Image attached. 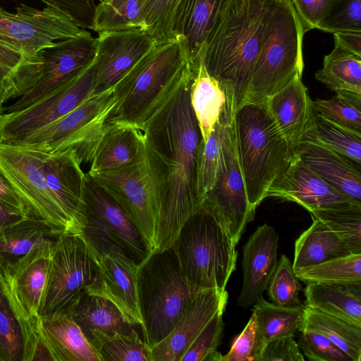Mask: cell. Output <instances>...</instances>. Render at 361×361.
<instances>
[{
    "instance_id": "obj_1",
    "label": "cell",
    "mask_w": 361,
    "mask_h": 361,
    "mask_svg": "<svg viewBox=\"0 0 361 361\" xmlns=\"http://www.w3.org/2000/svg\"><path fill=\"white\" fill-rule=\"evenodd\" d=\"M192 78L189 63L176 87L140 128L166 178L154 252L170 247L187 219L202 204L196 186L202 136L190 103Z\"/></svg>"
},
{
    "instance_id": "obj_2",
    "label": "cell",
    "mask_w": 361,
    "mask_h": 361,
    "mask_svg": "<svg viewBox=\"0 0 361 361\" xmlns=\"http://www.w3.org/2000/svg\"><path fill=\"white\" fill-rule=\"evenodd\" d=\"M269 0H225L200 59L219 82H231L237 108L244 101L264 32Z\"/></svg>"
},
{
    "instance_id": "obj_3",
    "label": "cell",
    "mask_w": 361,
    "mask_h": 361,
    "mask_svg": "<svg viewBox=\"0 0 361 361\" xmlns=\"http://www.w3.org/2000/svg\"><path fill=\"white\" fill-rule=\"evenodd\" d=\"M189 65L184 42L157 44L114 87L116 102L107 121L140 129L176 87Z\"/></svg>"
},
{
    "instance_id": "obj_4",
    "label": "cell",
    "mask_w": 361,
    "mask_h": 361,
    "mask_svg": "<svg viewBox=\"0 0 361 361\" xmlns=\"http://www.w3.org/2000/svg\"><path fill=\"white\" fill-rule=\"evenodd\" d=\"M97 38L87 31L75 37L54 42L23 60L1 83L3 113L22 110L51 92L87 66L95 57Z\"/></svg>"
},
{
    "instance_id": "obj_5",
    "label": "cell",
    "mask_w": 361,
    "mask_h": 361,
    "mask_svg": "<svg viewBox=\"0 0 361 361\" xmlns=\"http://www.w3.org/2000/svg\"><path fill=\"white\" fill-rule=\"evenodd\" d=\"M202 290L188 280L171 246L149 253L138 265L141 327L151 349L172 331L188 303Z\"/></svg>"
},
{
    "instance_id": "obj_6",
    "label": "cell",
    "mask_w": 361,
    "mask_h": 361,
    "mask_svg": "<svg viewBox=\"0 0 361 361\" xmlns=\"http://www.w3.org/2000/svg\"><path fill=\"white\" fill-rule=\"evenodd\" d=\"M305 34L290 0H269L261 45L243 104H262L295 75H302Z\"/></svg>"
},
{
    "instance_id": "obj_7",
    "label": "cell",
    "mask_w": 361,
    "mask_h": 361,
    "mask_svg": "<svg viewBox=\"0 0 361 361\" xmlns=\"http://www.w3.org/2000/svg\"><path fill=\"white\" fill-rule=\"evenodd\" d=\"M236 124L247 199L255 212L269 188L297 156L263 104L245 103L237 108Z\"/></svg>"
},
{
    "instance_id": "obj_8",
    "label": "cell",
    "mask_w": 361,
    "mask_h": 361,
    "mask_svg": "<svg viewBox=\"0 0 361 361\" xmlns=\"http://www.w3.org/2000/svg\"><path fill=\"white\" fill-rule=\"evenodd\" d=\"M235 246L203 203L187 219L171 245L188 280L202 290L226 289L235 269Z\"/></svg>"
},
{
    "instance_id": "obj_9",
    "label": "cell",
    "mask_w": 361,
    "mask_h": 361,
    "mask_svg": "<svg viewBox=\"0 0 361 361\" xmlns=\"http://www.w3.org/2000/svg\"><path fill=\"white\" fill-rule=\"evenodd\" d=\"M78 219L80 233L97 257L117 250L139 265L150 253L137 227L88 173L85 176Z\"/></svg>"
},
{
    "instance_id": "obj_10",
    "label": "cell",
    "mask_w": 361,
    "mask_h": 361,
    "mask_svg": "<svg viewBox=\"0 0 361 361\" xmlns=\"http://www.w3.org/2000/svg\"><path fill=\"white\" fill-rule=\"evenodd\" d=\"M92 176L116 200L153 252L166 182L163 163L157 154L147 142L140 161Z\"/></svg>"
},
{
    "instance_id": "obj_11",
    "label": "cell",
    "mask_w": 361,
    "mask_h": 361,
    "mask_svg": "<svg viewBox=\"0 0 361 361\" xmlns=\"http://www.w3.org/2000/svg\"><path fill=\"white\" fill-rule=\"evenodd\" d=\"M56 238H46L18 260L0 265V289L24 338L23 361H34L40 311Z\"/></svg>"
},
{
    "instance_id": "obj_12",
    "label": "cell",
    "mask_w": 361,
    "mask_h": 361,
    "mask_svg": "<svg viewBox=\"0 0 361 361\" xmlns=\"http://www.w3.org/2000/svg\"><path fill=\"white\" fill-rule=\"evenodd\" d=\"M98 275L97 257L80 233H63L54 240L40 317L66 312Z\"/></svg>"
},
{
    "instance_id": "obj_13",
    "label": "cell",
    "mask_w": 361,
    "mask_h": 361,
    "mask_svg": "<svg viewBox=\"0 0 361 361\" xmlns=\"http://www.w3.org/2000/svg\"><path fill=\"white\" fill-rule=\"evenodd\" d=\"M44 152L15 145L0 143V172L24 204L29 216L42 219L60 235L76 233L45 181Z\"/></svg>"
},
{
    "instance_id": "obj_14",
    "label": "cell",
    "mask_w": 361,
    "mask_h": 361,
    "mask_svg": "<svg viewBox=\"0 0 361 361\" xmlns=\"http://www.w3.org/2000/svg\"><path fill=\"white\" fill-rule=\"evenodd\" d=\"M115 102L114 87L94 94L59 119L10 145L46 153L73 149L82 163L100 135Z\"/></svg>"
},
{
    "instance_id": "obj_15",
    "label": "cell",
    "mask_w": 361,
    "mask_h": 361,
    "mask_svg": "<svg viewBox=\"0 0 361 361\" xmlns=\"http://www.w3.org/2000/svg\"><path fill=\"white\" fill-rule=\"evenodd\" d=\"M94 59L71 80L29 106L0 115V143L18 142L59 119L93 95Z\"/></svg>"
},
{
    "instance_id": "obj_16",
    "label": "cell",
    "mask_w": 361,
    "mask_h": 361,
    "mask_svg": "<svg viewBox=\"0 0 361 361\" xmlns=\"http://www.w3.org/2000/svg\"><path fill=\"white\" fill-rule=\"evenodd\" d=\"M87 31L51 6L39 10L23 4L16 13L0 7V41L21 53L24 60L55 40L78 37Z\"/></svg>"
},
{
    "instance_id": "obj_17",
    "label": "cell",
    "mask_w": 361,
    "mask_h": 361,
    "mask_svg": "<svg viewBox=\"0 0 361 361\" xmlns=\"http://www.w3.org/2000/svg\"><path fill=\"white\" fill-rule=\"evenodd\" d=\"M203 204L237 245L247 224L255 216L246 192L237 124L230 136L224 164Z\"/></svg>"
},
{
    "instance_id": "obj_18",
    "label": "cell",
    "mask_w": 361,
    "mask_h": 361,
    "mask_svg": "<svg viewBox=\"0 0 361 361\" xmlns=\"http://www.w3.org/2000/svg\"><path fill=\"white\" fill-rule=\"evenodd\" d=\"M98 34L93 95L113 88L157 44L154 39L142 30Z\"/></svg>"
},
{
    "instance_id": "obj_19",
    "label": "cell",
    "mask_w": 361,
    "mask_h": 361,
    "mask_svg": "<svg viewBox=\"0 0 361 361\" xmlns=\"http://www.w3.org/2000/svg\"><path fill=\"white\" fill-rule=\"evenodd\" d=\"M269 197L295 202L308 212L361 206L334 188L298 156L269 188L266 198Z\"/></svg>"
},
{
    "instance_id": "obj_20",
    "label": "cell",
    "mask_w": 361,
    "mask_h": 361,
    "mask_svg": "<svg viewBox=\"0 0 361 361\" xmlns=\"http://www.w3.org/2000/svg\"><path fill=\"white\" fill-rule=\"evenodd\" d=\"M97 261L98 275L86 293L109 300L128 323L142 326L137 291L138 265L117 250L97 257Z\"/></svg>"
},
{
    "instance_id": "obj_21",
    "label": "cell",
    "mask_w": 361,
    "mask_h": 361,
    "mask_svg": "<svg viewBox=\"0 0 361 361\" xmlns=\"http://www.w3.org/2000/svg\"><path fill=\"white\" fill-rule=\"evenodd\" d=\"M226 290L206 289L188 303L172 331L152 348V361H180L192 343L228 300Z\"/></svg>"
},
{
    "instance_id": "obj_22",
    "label": "cell",
    "mask_w": 361,
    "mask_h": 361,
    "mask_svg": "<svg viewBox=\"0 0 361 361\" xmlns=\"http://www.w3.org/2000/svg\"><path fill=\"white\" fill-rule=\"evenodd\" d=\"M262 104L289 148L296 155L299 145L315 126L312 100L302 82V75H295Z\"/></svg>"
},
{
    "instance_id": "obj_23",
    "label": "cell",
    "mask_w": 361,
    "mask_h": 361,
    "mask_svg": "<svg viewBox=\"0 0 361 361\" xmlns=\"http://www.w3.org/2000/svg\"><path fill=\"white\" fill-rule=\"evenodd\" d=\"M146 139L137 127L120 121H107L85 161L87 172L94 176L140 161L146 150Z\"/></svg>"
},
{
    "instance_id": "obj_24",
    "label": "cell",
    "mask_w": 361,
    "mask_h": 361,
    "mask_svg": "<svg viewBox=\"0 0 361 361\" xmlns=\"http://www.w3.org/2000/svg\"><path fill=\"white\" fill-rule=\"evenodd\" d=\"M34 361H100L78 324L64 312L41 317Z\"/></svg>"
},
{
    "instance_id": "obj_25",
    "label": "cell",
    "mask_w": 361,
    "mask_h": 361,
    "mask_svg": "<svg viewBox=\"0 0 361 361\" xmlns=\"http://www.w3.org/2000/svg\"><path fill=\"white\" fill-rule=\"evenodd\" d=\"M279 235L271 226L258 227L243 247V286L237 305L247 308L267 288L277 266Z\"/></svg>"
},
{
    "instance_id": "obj_26",
    "label": "cell",
    "mask_w": 361,
    "mask_h": 361,
    "mask_svg": "<svg viewBox=\"0 0 361 361\" xmlns=\"http://www.w3.org/2000/svg\"><path fill=\"white\" fill-rule=\"evenodd\" d=\"M313 130L300 143L296 155L336 190L361 202L360 165L321 143Z\"/></svg>"
},
{
    "instance_id": "obj_27",
    "label": "cell",
    "mask_w": 361,
    "mask_h": 361,
    "mask_svg": "<svg viewBox=\"0 0 361 361\" xmlns=\"http://www.w3.org/2000/svg\"><path fill=\"white\" fill-rule=\"evenodd\" d=\"M225 92V102L217 122L205 142L201 140L197 160V194L202 204L214 186L224 164L230 136L236 126L237 103L231 82H219Z\"/></svg>"
},
{
    "instance_id": "obj_28",
    "label": "cell",
    "mask_w": 361,
    "mask_h": 361,
    "mask_svg": "<svg viewBox=\"0 0 361 361\" xmlns=\"http://www.w3.org/2000/svg\"><path fill=\"white\" fill-rule=\"evenodd\" d=\"M73 149L44 152L42 171L51 194L80 233L78 219L85 173Z\"/></svg>"
},
{
    "instance_id": "obj_29",
    "label": "cell",
    "mask_w": 361,
    "mask_h": 361,
    "mask_svg": "<svg viewBox=\"0 0 361 361\" xmlns=\"http://www.w3.org/2000/svg\"><path fill=\"white\" fill-rule=\"evenodd\" d=\"M225 0H180L174 23L175 38L185 44L188 62L193 66L200 56Z\"/></svg>"
},
{
    "instance_id": "obj_30",
    "label": "cell",
    "mask_w": 361,
    "mask_h": 361,
    "mask_svg": "<svg viewBox=\"0 0 361 361\" xmlns=\"http://www.w3.org/2000/svg\"><path fill=\"white\" fill-rule=\"evenodd\" d=\"M305 306L361 326V283H309Z\"/></svg>"
},
{
    "instance_id": "obj_31",
    "label": "cell",
    "mask_w": 361,
    "mask_h": 361,
    "mask_svg": "<svg viewBox=\"0 0 361 361\" xmlns=\"http://www.w3.org/2000/svg\"><path fill=\"white\" fill-rule=\"evenodd\" d=\"M64 313L78 324L87 341L94 332L128 334L135 329L111 301L87 293Z\"/></svg>"
},
{
    "instance_id": "obj_32",
    "label": "cell",
    "mask_w": 361,
    "mask_h": 361,
    "mask_svg": "<svg viewBox=\"0 0 361 361\" xmlns=\"http://www.w3.org/2000/svg\"><path fill=\"white\" fill-rule=\"evenodd\" d=\"M351 253L334 233L321 221L313 219L310 226L295 240L293 269L295 272Z\"/></svg>"
},
{
    "instance_id": "obj_33",
    "label": "cell",
    "mask_w": 361,
    "mask_h": 361,
    "mask_svg": "<svg viewBox=\"0 0 361 361\" xmlns=\"http://www.w3.org/2000/svg\"><path fill=\"white\" fill-rule=\"evenodd\" d=\"M190 103L200 130L202 141L208 139L225 102V92L219 82L212 77L204 64L191 66Z\"/></svg>"
},
{
    "instance_id": "obj_34",
    "label": "cell",
    "mask_w": 361,
    "mask_h": 361,
    "mask_svg": "<svg viewBox=\"0 0 361 361\" xmlns=\"http://www.w3.org/2000/svg\"><path fill=\"white\" fill-rule=\"evenodd\" d=\"M59 234L44 221L27 216L0 230V265L13 262L46 238Z\"/></svg>"
},
{
    "instance_id": "obj_35",
    "label": "cell",
    "mask_w": 361,
    "mask_h": 361,
    "mask_svg": "<svg viewBox=\"0 0 361 361\" xmlns=\"http://www.w3.org/2000/svg\"><path fill=\"white\" fill-rule=\"evenodd\" d=\"M302 329L323 334L353 361H360L361 326L304 305V318L300 330Z\"/></svg>"
},
{
    "instance_id": "obj_36",
    "label": "cell",
    "mask_w": 361,
    "mask_h": 361,
    "mask_svg": "<svg viewBox=\"0 0 361 361\" xmlns=\"http://www.w3.org/2000/svg\"><path fill=\"white\" fill-rule=\"evenodd\" d=\"M315 78L334 92L361 93V55L334 43V49L324 56L323 66L315 73Z\"/></svg>"
},
{
    "instance_id": "obj_37",
    "label": "cell",
    "mask_w": 361,
    "mask_h": 361,
    "mask_svg": "<svg viewBox=\"0 0 361 361\" xmlns=\"http://www.w3.org/2000/svg\"><path fill=\"white\" fill-rule=\"evenodd\" d=\"M145 0H100L90 30L97 33L124 30L145 32Z\"/></svg>"
},
{
    "instance_id": "obj_38",
    "label": "cell",
    "mask_w": 361,
    "mask_h": 361,
    "mask_svg": "<svg viewBox=\"0 0 361 361\" xmlns=\"http://www.w3.org/2000/svg\"><path fill=\"white\" fill-rule=\"evenodd\" d=\"M252 312L266 343L281 337L295 335L300 331L304 318V305L281 307L269 302L262 296L255 302Z\"/></svg>"
},
{
    "instance_id": "obj_39",
    "label": "cell",
    "mask_w": 361,
    "mask_h": 361,
    "mask_svg": "<svg viewBox=\"0 0 361 361\" xmlns=\"http://www.w3.org/2000/svg\"><path fill=\"white\" fill-rule=\"evenodd\" d=\"M88 341L100 361H152V349L135 329L128 334L94 332Z\"/></svg>"
},
{
    "instance_id": "obj_40",
    "label": "cell",
    "mask_w": 361,
    "mask_h": 361,
    "mask_svg": "<svg viewBox=\"0 0 361 361\" xmlns=\"http://www.w3.org/2000/svg\"><path fill=\"white\" fill-rule=\"evenodd\" d=\"M295 273L305 283H361V254L351 253Z\"/></svg>"
},
{
    "instance_id": "obj_41",
    "label": "cell",
    "mask_w": 361,
    "mask_h": 361,
    "mask_svg": "<svg viewBox=\"0 0 361 361\" xmlns=\"http://www.w3.org/2000/svg\"><path fill=\"white\" fill-rule=\"evenodd\" d=\"M313 133L318 141L361 164V131L341 125L314 111Z\"/></svg>"
},
{
    "instance_id": "obj_42",
    "label": "cell",
    "mask_w": 361,
    "mask_h": 361,
    "mask_svg": "<svg viewBox=\"0 0 361 361\" xmlns=\"http://www.w3.org/2000/svg\"><path fill=\"white\" fill-rule=\"evenodd\" d=\"M309 212L343 240L353 253L361 254V206Z\"/></svg>"
},
{
    "instance_id": "obj_43",
    "label": "cell",
    "mask_w": 361,
    "mask_h": 361,
    "mask_svg": "<svg viewBox=\"0 0 361 361\" xmlns=\"http://www.w3.org/2000/svg\"><path fill=\"white\" fill-rule=\"evenodd\" d=\"M329 99L312 101L314 111L341 125L361 131V93L335 91Z\"/></svg>"
},
{
    "instance_id": "obj_44",
    "label": "cell",
    "mask_w": 361,
    "mask_h": 361,
    "mask_svg": "<svg viewBox=\"0 0 361 361\" xmlns=\"http://www.w3.org/2000/svg\"><path fill=\"white\" fill-rule=\"evenodd\" d=\"M301 288L290 259L282 255L267 288L270 300L281 307H302L299 298Z\"/></svg>"
},
{
    "instance_id": "obj_45",
    "label": "cell",
    "mask_w": 361,
    "mask_h": 361,
    "mask_svg": "<svg viewBox=\"0 0 361 361\" xmlns=\"http://www.w3.org/2000/svg\"><path fill=\"white\" fill-rule=\"evenodd\" d=\"M180 0H145V32L157 44L176 39L173 33L175 16Z\"/></svg>"
},
{
    "instance_id": "obj_46",
    "label": "cell",
    "mask_w": 361,
    "mask_h": 361,
    "mask_svg": "<svg viewBox=\"0 0 361 361\" xmlns=\"http://www.w3.org/2000/svg\"><path fill=\"white\" fill-rule=\"evenodd\" d=\"M20 326L0 289V361H23Z\"/></svg>"
},
{
    "instance_id": "obj_47",
    "label": "cell",
    "mask_w": 361,
    "mask_h": 361,
    "mask_svg": "<svg viewBox=\"0 0 361 361\" xmlns=\"http://www.w3.org/2000/svg\"><path fill=\"white\" fill-rule=\"evenodd\" d=\"M224 310L219 311L200 331L180 361H223V355L217 350L224 324Z\"/></svg>"
},
{
    "instance_id": "obj_48",
    "label": "cell",
    "mask_w": 361,
    "mask_h": 361,
    "mask_svg": "<svg viewBox=\"0 0 361 361\" xmlns=\"http://www.w3.org/2000/svg\"><path fill=\"white\" fill-rule=\"evenodd\" d=\"M317 30L329 32H361V0H334Z\"/></svg>"
},
{
    "instance_id": "obj_49",
    "label": "cell",
    "mask_w": 361,
    "mask_h": 361,
    "mask_svg": "<svg viewBox=\"0 0 361 361\" xmlns=\"http://www.w3.org/2000/svg\"><path fill=\"white\" fill-rule=\"evenodd\" d=\"M267 345L254 312L243 331L235 338L223 361H259Z\"/></svg>"
},
{
    "instance_id": "obj_50",
    "label": "cell",
    "mask_w": 361,
    "mask_h": 361,
    "mask_svg": "<svg viewBox=\"0 0 361 361\" xmlns=\"http://www.w3.org/2000/svg\"><path fill=\"white\" fill-rule=\"evenodd\" d=\"M298 346L311 361H353L352 359L323 334L307 329L300 331Z\"/></svg>"
},
{
    "instance_id": "obj_51",
    "label": "cell",
    "mask_w": 361,
    "mask_h": 361,
    "mask_svg": "<svg viewBox=\"0 0 361 361\" xmlns=\"http://www.w3.org/2000/svg\"><path fill=\"white\" fill-rule=\"evenodd\" d=\"M68 16L78 27L90 29L97 0H40Z\"/></svg>"
},
{
    "instance_id": "obj_52",
    "label": "cell",
    "mask_w": 361,
    "mask_h": 361,
    "mask_svg": "<svg viewBox=\"0 0 361 361\" xmlns=\"http://www.w3.org/2000/svg\"><path fill=\"white\" fill-rule=\"evenodd\" d=\"M334 0H290L303 31L317 29Z\"/></svg>"
},
{
    "instance_id": "obj_53",
    "label": "cell",
    "mask_w": 361,
    "mask_h": 361,
    "mask_svg": "<svg viewBox=\"0 0 361 361\" xmlns=\"http://www.w3.org/2000/svg\"><path fill=\"white\" fill-rule=\"evenodd\" d=\"M294 335L281 337L267 343L259 361H304Z\"/></svg>"
},
{
    "instance_id": "obj_54",
    "label": "cell",
    "mask_w": 361,
    "mask_h": 361,
    "mask_svg": "<svg viewBox=\"0 0 361 361\" xmlns=\"http://www.w3.org/2000/svg\"><path fill=\"white\" fill-rule=\"evenodd\" d=\"M23 59L21 53L0 41V85Z\"/></svg>"
},
{
    "instance_id": "obj_55",
    "label": "cell",
    "mask_w": 361,
    "mask_h": 361,
    "mask_svg": "<svg viewBox=\"0 0 361 361\" xmlns=\"http://www.w3.org/2000/svg\"><path fill=\"white\" fill-rule=\"evenodd\" d=\"M0 201L18 209L26 216L27 209L8 181L0 172Z\"/></svg>"
},
{
    "instance_id": "obj_56",
    "label": "cell",
    "mask_w": 361,
    "mask_h": 361,
    "mask_svg": "<svg viewBox=\"0 0 361 361\" xmlns=\"http://www.w3.org/2000/svg\"><path fill=\"white\" fill-rule=\"evenodd\" d=\"M334 43L340 47L361 55V32L334 33Z\"/></svg>"
},
{
    "instance_id": "obj_57",
    "label": "cell",
    "mask_w": 361,
    "mask_h": 361,
    "mask_svg": "<svg viewBox=\"0 0 361 361\" xmlns=\"http://www.w3.org/2000/svg\"><path fill=\"white\" fill-rule=\"evenodd\" d=\"M26 217L18 209L0 201V230Z\"/></svg>"
},
{
    "instance_id": "obj_58",
    "label": "cell",
    "mask_w": 361,
    "mask_h": 361,
    "mask_svg": "<svg viewBox=\"0 0 361 361\" xmlns=\"http://www.w3.org/2000/svg\"><path fill=\"white\" fill-rule=\"evenodd\" d=\"M3 104H4V103L0 99V115L1 114H3V111H2L3 110V107H4Z\"/></svg>"
}]
</instances>
